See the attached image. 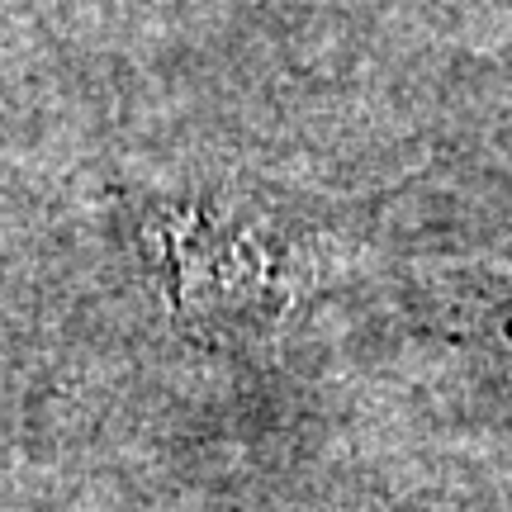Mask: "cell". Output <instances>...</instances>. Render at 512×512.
I'll list each match as a JSON object with an SVG mask.
<instances>
[{"mask_svg": "<svg viewBox=\"0 0 512 512\" xmlns=\"http://www.w3.org/2000/svg\"><path fill=\"white\" fill-rule=\"evenodd\" d=\"M147 252L162 271L171 309L195 323L242 318L285 294L280 256L256 223L214 204H162L147 209Z\"/></svg>", "mask_w": 512, "mask_h": 512, "instance_id": "obj_1", "label": "cell"}]
</instances>
